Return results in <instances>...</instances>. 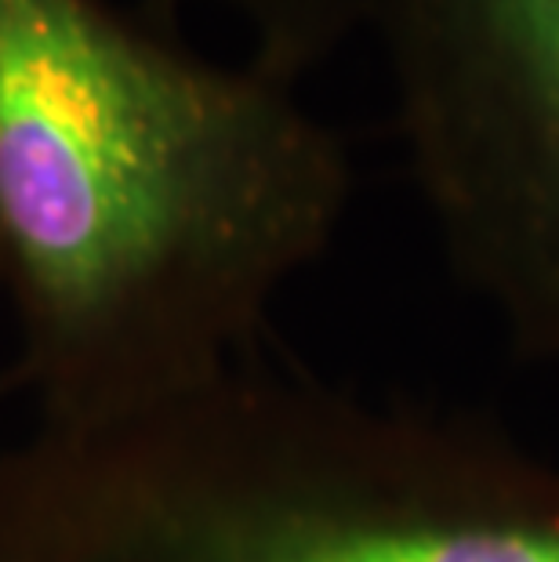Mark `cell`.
I'll return each instance as SVG.
<instances>
[{"mask_svg":"<svg viewBox=\"0 0 559 562\" xmlns=\"http://www.w3.org/2000/svg\"><path fill=\"white\" fill-rule=\"evenodd\" d=\"M349 200L299 83L105 0H0V294L33 425L121 422L258 356Z\"/></svg>","mask_w":559,"mask_h":562,"instance_id":"6da1fadb","label":"cell"},{"mask_svg":"<svg viewBox=\"0 0 559 562\" xmlns=\"http://www.w3.org/2000/svg\"><path fill=\"white\" fill-rule=\"evenodd\" d=\"M0 562H559V458L258 352L0 450Z\"/></svg>","mask_w":559,"mask_h":562,"instance_id":"7a4b0ae2","label":"cell"},{"mask_svg":"<svg viewBox=\"0 0 559 562\" xmlns=\"http://www.w3.org/2000/svg\"><path fill=\"white\" fill-rule=\"evenodd\" d=\"M364 30L450 272L559 367V0H364Z\"/></svg>","mask_w":559,"mask_h":562,"instance_id":"3957f363","label":"cell"},{"mask_svg":"<svg viewBox=\"0 0 559 562\" xmlns=\"http://www.w3.org/2000/svg\"><path fill=\"white\" fill-rule=\"evenodd\" d=\"M189 4L230 15L247 41V63L291 83L331 63L364 30V0H149V11L175 26V15Z\"/></svg>","mask_w":559,"mask_h":562,"instance_id":"277c9868","label":"cell"}]
</instances>
